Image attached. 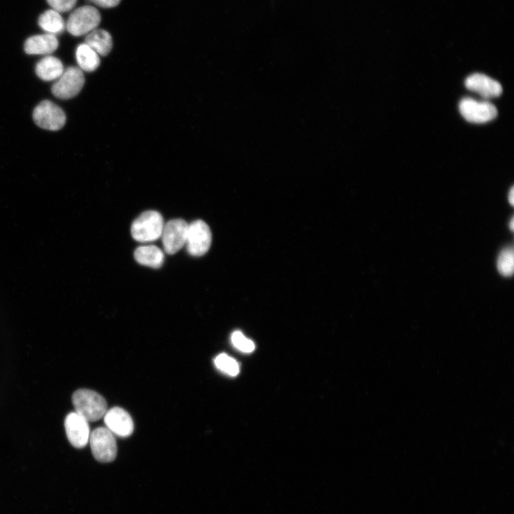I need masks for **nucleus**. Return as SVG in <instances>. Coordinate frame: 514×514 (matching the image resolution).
Segmentation results:
<instances>
[{"instance_id": "12", "label": "nucleus", "mask_w": 514, "mask_h": 514, "mask_svg": "<svg viewBox=\"0 0 514 514\" xmlns=\"http://www.w3.org/2000/svg\"><path fill=\"white\" fill-rule=\"evenodd\" d=\"M465 86L486 99L499 96L502 93L500 84L483 74L476 73L467 77Z\"/></svg>"}, {"instance_id": "3", "label": "nucleus", "mask_w": 514, "mask_h": 514, "mask_svg": "<svg viewBox=\"0 0 514 514\" xmlns=\"http://www.w3.org/2000/svg\"><path fill=\"white\" fill-rule=\"evenodd\" d=\"M101 21L99 11L93 6L77 8L69 15L66 24L67 31L75 36L88 34L96 29Z\"/></svg>"}, {"instance_id": "4", "label": "nucleus", "mask_w": 514, "mask_h": 514, "mask_svg": "<svg viewBox=\"0 0 514 514\" xmlns=\"http://www.w3.org/2000/svg\"><path fill=\"white\" fill-rule=\"evenodd\" d=\"M89 443L94 457L99 462L113 461L117 454L114 435L106 427L94 429L89 437Z\"/></svg>"}, {"instance_id": "16", "label": "nucleus", "mask_w": 514, "mask_h": 514, "mask_svg": "<svg viewBox=\"0 0 514 514\" xmlns=\"http://www.w3.org/2000/svg\"><path fill=\"white\" fill-rule=\"evenodd\" d=\"M85 44L101 56L109 54L113 46L111 34L101 29H96L89 33L86 36Z\"/></svg>"}, {"instance_id": "14", "label": "nucleus", "mask_w": 514, "mask_h": 514, "mask_svg": "<svg viewBox=\"0 0 514 514\" xmlns=\"http://www.w3.org/2000/svg\"><path fill=\"white\" fill-rule=\"evenodd\" d=\"M35 71L40 79L49 81L58 79L64 69L62 62L58 58L46 56L36 64Z\"/></svg>"}, {"instance_id": "7", "label": "nucleus", "mask_w": 514, "mask_h": 514, "mask_svg": "<svg viewBox=\"0 0 514 514\" xmlns=\"http://www.w3.org/2000/svg\"><path fill=\"white\" fill-rule=\"evenodd\" d=\"M33 119L37 126L50 131L59 130L66 123L63 110L49 100L41 101L35 107Z\"/></svg>"}, {"instance_id": "11", "label": "nucleus", "mask_w": 514, "mask_h": 514, "mask_svg": "<svg viewBox=\"0 0 514 514\" xmlns=\"http://www.w3.org/2000/svg\"><path fill=\"white\" fill-rule=\"evenodd\" d=\"M104 418L106 428L114 435L126 438L133 431V422L131 415L121 408L114 407L107 410Z\"/></svg>"}, {"instance_id": "9", "label": "nucleus", "mask_w": 514, "mask_h": 514, "mask_svg": "<svg viewBox=\"0 0 514 514\" xmlns=\"http://www.w3.org/2000/svg\"><path fill=\"white\" fill-rule=\"evenodd\" d=\"M188 228V223L181 218L170 220L164 224L161 237L166 253L174 254L186 244Z\"/></svg>"}, {"instance_id": "6", "label": "nucleus", "mask_w": 514, "mask_h": 514, "mask_svg": "<svg viewBox=\"0 0 514 514\" xmlns=\"http://www.w3.org/2000/svg\"><path fill=\"white\" fill-rule=\"evenodd\" d=\"M212 235L209 226L202 220H196L188 224L186 246L192 256H201L209 249Z\"/></svg>"}, {"instance_id": "22", "label": "nucleus", "mask_w": 514, "mask_h": 514, "mask_svg": "<svg viewBox=\"0 0 514 514\" xmlns=\"http://www.w3.org/2000/svg\"><path fill=\"white\" fill-rule=\"evenodd\" d=\"M52 9L59 13L67 12L71 10L76 3V0H46Z\"/></svg>"}, {"instance_id": "23", "label": "nucleus", "mask_w": 514, "mask_h": 514, "mask_svg": "<svg viewBox=\"0 0 514 514\" xmlns=\"http://www.w3.org/2000/svg\"><path fill=\"white\" fill-rule=\"evenodd\" d=\"M94 4L103 8H111L117 6L121 0H90Z\"/></svg>"}, {"instance_id": "1", "label": "nucleus", "mask_w": 514, "mask_h": 514, "mask_svg": "<svg viewBox=\"0 0 514 514\" xmlns=\"http://www.w3.org/2000/svg\"><path fill=\"white\" fill-rule=\"evenodd\" d=\"M72 403L75 412L88 422L101 419L108 410L104 398L89 389H79L75 391L72 395Z\"/></svg>"}, {"instance_id": "21", "label": "nucleus", "mask_w": 514, "mask_h": 514, "mask_svg": "<svg viewBox=\"0 0 514 514\" xmlns=\"http://www.w3.org/2000/svg\"><path fill=\"white\" fill-rule=\"evenodd\" d=\"M231 341L233 346L243 353H251L255 349L254 343L239 331L232 333Z\"/></svg>"}, {"instance_id": "20", "label": "nucleus", "mask_w": 514, "mask_h": 514, "mask_svg": "<svg viewBox=\"0 0 514 514\" xmlns=\"http://www.w3.org/2000/svg\"><path fill=\"white\" fill-rule=\"evenodd\" d=\"M497 267L500 273L505 276H510L513 273L514 256L511 248L503 249L498 258Z\"/></svg>"}, {"instance_id": "18", "label": "nucleus", "mask_w": 514, "mask_h": 514, "mask_svg": "<svg viewBox=\"0 0 514 514\" xmlns=\"http://www.w3.org/2000/svg\"><path fill=\"white\" fill-rule=\"evenodd\" d=\"M38 24L44 31L54 35L61 34L66 26L60 14L52 9L40 15Z\"/></svg>"}, {"instance_id": "8", "label": "nucleus", "mask_w": 514, "mask_h": 514, "mask_svg": "<svg viewBox=\"0 0 514 514\" xmlns=\"http://www.w3.org/2000/svg\"><path fill=\"white\" fill-rule=\"evenodd\" d=\"M459 111L466 121L475 124L491 121L498 114L497 109L493 104L471 98H465L460 101Z\"/></svg>"}, {"instance_id": "24", "label": "nucleus", "mask_w": 514, "mask_h": 514, "mask_svg": "<svg viewBox=\"0 0 514 514\" xmlns=\"http://www.w3.org/2000/svg\"><path fill=\"white\" fill-rule=\"evenodd\" d=\"M508 201L511 205H513L514 203V189L513 187H512L509 191L508 193Z\"/></svg>"}, {"instance_id": "17", "label": "nucleus", "mask_w": 514, "mask_h": 514, "mask_svg": "<svg viewBox=\"0 0 514 514\" xmlns=\"http://www.w3.org/2000/svg\"><path fill=\"white\" fill-rule=\"evenodd\" d=\"M76 59L79 68L88 72L95 71L100 64L99 54L85 43L76 48Z\"/></svg>"}, {"instance_id": "15", "label": "nucleus", "mask_w": 514, "mask_h": 514, "mask_svg": "<svg viewBox=\"0 0 514 514\" xmlns=\"http://www.w3.org/2000/svg\"><path fill=\"white\" fill-rule=\"evenodd\" d=\"M134 258L141 265L153 268H160L164 261V254L157 246H142L134 251Z\"/></svg>"}, {"instance_id": "13", "label": "nucleus", "mask_w": 514, "mask_h": 514, "mask_svg": "<svg viewBox=\"0 0 514 514\" xmlns=\"http://www.w3.org/2000/svg\"><path fill=\"white\" fill-rule=\"evenodd\" d=\"M59 46L54 34H44L29 37L24 43V51L28 54H49Z\"/></svg>"}, {"instance_id": "10", "label": "nucleus", "mask_w": 514, "mask_h": 514, "mask_svg": "<svg viewBox=\"0 0 514 514\" xmlns=\"http://www.w3.org/2000/svg\"><path fill=\"white\" fill-rule=\"evenodd\" d=\"M67 438L75 448L86 446L89 440L90 429L89 422L76 412L69 413L64 420Z\"/></svg>"}, {"instance_id": "25", "label": "nucleus", "mask_w": 514, "mask_h": 514, "mask_svg": "<svg viewBox=\"0 0 514 514\" xmlns=\"http://www.w3.org/2000/svg\"><path fill=\"white\" fill-rule=\"evenodd\" d=\"M510 228L511 231H513V228H514V221H513V218H512V219L510 220Z\"/></svg>"}, {"instance_id": "2", "label": "nucleus", "mask_w": 514, "mask_h": 514, "mask_svg": "<svg viewBox=\"0 0 514 514\" xmlns=\"http://www.w3.org/2000/svg\"><path fill=\"white\" fill-rule=\"evenodd\" d=\"M163 218L156 211H146L140 214L132 223V237L138 242L156 241L161 236Z\"/></svg>"}, {"instance_id": "19", "label": "nucleus", "mask_w": 514, "mask_h": 514, "mask_svg": "<svg viewBox=\"0 0 514 514\" xmlns=\"http://www.w3.org/2000/svg\"><path fill=\"white\" fill-rule=\"evenodd\" d=\"M214 364L218 370L230 376H237L240 371L238 363L226 353L218 355L214 359Z\"/></svg>"}, {"instance_id": "5", "label": "nucleus", "mask_w": 514, "mask_h": 514, "mask_svg": "<svg viewBox=\"0 0 514 514\" xmlns=\"http://www.w3.org/2000/svg\"><path fill=\"white\" fill-rule=\"evenodd\" d=\"M84 76L79 67L70 66L64 71L53 84L51 91L57 98L69 99L76 96L84 84Z\"/></svg>"}]
</instances>
